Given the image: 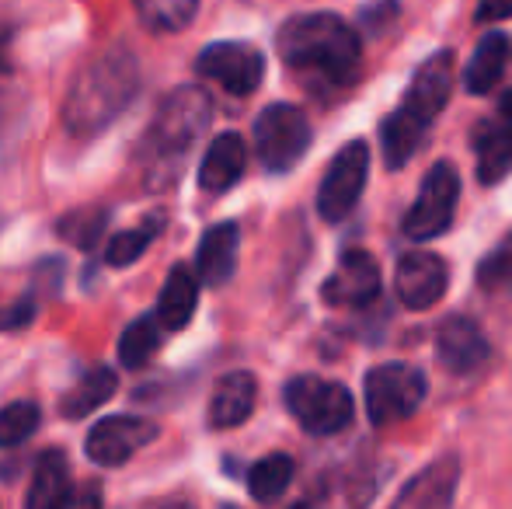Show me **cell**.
Masks as SVG:
<instances>
[{"label":"cell","instance_id":"obj_1","mask_svg":"<svg viewBox=\"0 0 512 509\" xmlns=\"http://www.w3.org/2000/svg\"><path fill=\"white\" fill-rule=\"evenodd\" d=\"M283 63L310 84L342 88L356 77L359 67V35L345 18L328 11L290 18L276 35Z\"/></svg>","mask_w":512,"mask_h":509},{"label":"cell","instance_id":"obj_2","mask_svg":"<svg viewBox=\"0 0 512 509\" xmlns=\"http://www.w3.org/2000/svg\"><path fill=\"white\" fill-rule=\"evenodd\" d=\"M140 88V70L126 49H108L98 60L77 74L70 84L67 105H63V123L77 136H95L115 116L126 112Z\"/></svg>","mask_w":512,"mask_h":509},{"label":"cell","instance_id":"obj_3","mask_svg":"<svg viewBox=\"0 0 512 509\" xmlns=\"http://www.w3.org/2000/svg\"><path fill=\"white\" fill-rule=\"evenodd\" d=\"M209 119H213V102L203 88L185 84V88L171 91L157 109L154 123L140 143L143 154V175L147 178H175L189 150L206 133Z\"/></svg>","mask_w":512,"mask_h":509},{"label":"cell","instance_id":"obj_4","mask_svg":"<svg viewBox=\"0 0 512 509\" xmlns=\"http://www.w3.org/2000/svg\"><path fill=\"white\" fill-rule=\"evenodd\" d=\"M286 408L310 436H335L352 422V394L342 384L304 374L286 384Z\"/></svg>","mask_w":512,"mask_h":509},{"label":"cell","instance_id":"obj_5","mask_svg":"<svg viewBox=\"0 0 512 509\" xmlns=\"http://www.w3.org/2000/svg\"><path fill=\"white\" fill-rule=\"evenodd\" d=\"M307 147H310V123L297 105L276 102L255 119L258 161L269 171H276V175L297 168L304 161Z\"/></svg>","mask_w":512,"mask_h":509},{"label":"cell","instance_id":"obj_6","mask_svg":"<svg viewBox=\"0 0 512 509\" xmlns=\"http://www.w3.org/2000/svg\"><path fill=\"white\" fill-rule=\"evenodd\" d=\"M425 377L408 363H384L366 374V412L373 426H391L415 415L425 401Z\"/></svg>","mask_w":512,"mask_h":509},{"label":"cell","instance_id":"obj_7","mask_svg":"<svg viewBox=\"0 0 512 509\" xmlns=\"http://www.w3.org/2000/svg\"><path fill=\"white\" fill-rule=\"evenodd\" d=\"M457 199H460V175L450 161H439L429 168L422 189L415 196V206L405 217V234L415 241H432L439 234L450 231L453 213H457Z\"/></svg>","mask_w":512,"mask_h":509},{"label":"cell","instance_id":"obj_8","mask_svg":"<svg viewBox=\"0 0 512 509\" xmlns=\"http://www.w3.org/2000/svg\"><path fill=\"white\" fill-rule=\"evenodd\" d=\"M366 175H370V147L363 140H352L331 157L328 171L317 189V213L328 224H338L352 213L366 189Z\"/></svg>","mask_w":512,"mask_h":509},{"label":"cell","instance_id":"obj_9","mask_svg":"<svg viewBox=\"0 0 512 509\" xmlns=\"http://www.w3.org/2000/svg\"><path fill=\"white\" fill-rule=\"evenodd\" d=\"M199 77L220 84L223 91L244 98L258 91L265 77V56L251 42H213L196 60Z\"/></svg>","mask_w":512,"mask_h":509},{"label":"cell","instance_id":"obj_10","mask_svg":"<svg viewBox=\"0 0 512 509\" xmlns=\"http://www.w3.org/2000/svg\"><path fill=\"white\" fill-rule=\"evenodd\" d=\"M154 440H157V426L150 419H140V415H112V419L95 422V429L84 440V450L102 468H119L136 450H143Z\"/></svg>","mask_w":512,"mask_h":509},{"label":"cell","instance_id":"obj_11","mask_svg":"<svg viewBox=\"0 0 512 509\" xmlns=\"http://www.w3.org/2000/svg\"><path fill=\"white\" fill-rule=\"evenodd\" d=\"M321 297L331 307H366L370 300L380 297V265L377 258L363 248L345 252L338 269L324 279Z\"/></svg>","mask_w":512,"mask_h":509},{"label":"cell","instance_id":"obj_12","mask_svg":"<svg viewBox=\"0 0 512 509\" xmlns=\"http://www.w3.org/2000/svg\"><path fill=\"white\" fill-rule=\"evenodd\" d=\"M394 283H398L401 304L411 307V311H425V307H432L446 293L450 269H446L443 258L432 252H408L398 262Z\"/></svg>","mask_w":512,"mask_h":509},{"label":"cell","instance_id":"obj_13","mask_svg":"<svg viewBox=\"0 0 512 509\" xmlns=\"http://www.w3.org/2000/svg\"><path fill=\"white\" fill-rule=\"evenodd\" d=\"M450 91H453V53L443 49V53L429 56V60L418 67L401 109H405L411 119H418V123L432 126V119L450 102Z\"/></svg>","mask_w":512,"mask_h":509},{"label":"cell","instance_id":"obj_14","mask_svg":"<svg viewBox=\"0 0 512 509\" xmlns=\"http://www.w3.org/2000/svg\"><path fill=\"white\" fill-rule=\"evenodd\" d=\"M439 363L453 374H474L481 363L488 360L492 346H488L485 332L478 321L464 318V314H450L436 332Z\"/></svg>","mask_w":512,"mask_h":509},{"label":"cell","instance_id":"obj_15","mask_svg":"<svg viewBox=\"0 0 512 509\" xmlns=\"http://www.w3.org/2000/svg\"><path fill=\"white\" fill-rule=\"evenodd\" d=\"M460 485V461L443 457V461L422 468L415 478L398 492L391 509H453V496Z\"/></svg>","mask_w":512,"mask_h":509},{"label":"cell","instance_id":"obj_16","mask_svg":"<svg viewBox=\"0 0 512 509\" xmlns=\"http://www.w3.org/2000/svg\"><path fill=\"white\" fill-rule=\"evenodd\" d=\"M237 245H241V231L237 224H213L203 234L196 248V272L199 283L206 286H223L237 269Z\"/></svg>","mask_w":512,"mask_h":509},{"label":"cell","instance_id":"obj_17","mask_svg":"<svg viewBox=\"0 0 512 509\" xmlns=\"http://www.w3.org/2000/svg\"><path fill=\"white\" fill-rule=\"evenodd\" d=\"M258 401V384L251 374L234 370L216 384L213 398H209V426L213 429H234L255 412Z\"/></svg>","mask_w":512,"mask_h":509},{"label":"cell","instance_id":"obj_18","mask_svg":"<svg viewBox=\"0 0 512 509\" xmlns=\"http://www.w3.org/2000/svg\"><path fill=\"white\" fill-rule=\"evenodd\" d=\"M248 164V147L237 133H220L209 143L203 164H199V185L206 192H227L237 185Z\"/></svg>","mask_w":512,"mask_h":509},{"label":"cell","instance_id":"obj_19","mask_svg":"<svg viewBox=\"0 0 512 509\" xmlns=\"http://www.w3.org/2000/svg\"><path fill=\"white\" fill-rule=\"evenodd\" d=\"M70 464L60 450H46L32 471V489L25 496V509H63L70 496Z\"/></svg>","mask_w":512,"mask_h":509},{"label":"cell","instance_id":"obj_20","mask_svg":"<svg viewBox=\"0 0 512 509\" xmlns=\"http://www.w3.org/2000/svg\"><path fill=\"white\" fill-rule=\"evenodd\" d=\"M196 304H199V279L192 269L185 265H175L171 276L164 279V290L157 297V321L171 332L185 328L196 314Z\"/></svg>","mask_w":512,"mask_h":509},{"label":"cell","instance_id":"obj_21","mask_svg":"<svg viewBox=\"0 0 512 509\" xmlns=\"http://www.w3.org/2000/svg\"><path fill=\"white\" fill-rule=\"evenodd\" d=\"M506 56H509V42L502 32H488L478 42V49L471 53L464 67V88L471 95H488V91L499 84L502 70H506Z\"/></svg>","mask_w":512,"mask_h":509},{"label":"cell","instance_id":"obj_22","mask_svg":"<svg viewBox=\"0 0 512 509\" xmlns=\"http://www.w3.org/2000/svg\"><path fill=\"white\" fill-rule=\"evenodd\" d=\"M474 150H478V178L495 185L512 171V133L502 123H481L474 129Z\"/></svg>","mask_w":512,"mask_h":509},{"label":"cell","instance_id":"obj_23","mask_svg":"<svg viewBox=\"0 0 512 509\" xmlns=\"http://www.w3.org/2000/svg\"><path fill=\"white\" fill-rule=\"evenodd\" d=\"M425 133H429V126L411 119L405 109H394L380 126V147H384L387 168H405L415 157V150L422 147Z\"/></svg>","mask_w":512,"mask_h":509},{"label":"cell","instance_id":"obj_24","mask_svg":"<svg viewBox=\"0 0 512 509\" xmlns=\"http://www.w3.org/2000/svg\"><path fill=\"white\" fill-rule=\"evenodd\" d=\"M115 387H119L115 370H108V367L91 370V374H84L81 381L63 394V405H60L63 415H67V419H84V415L95 412V408H102L105 401L112 398Z\"/></svg>","mask_w":512,"mask_h":509},{"label":"cell","instance_id":"obj_25","mask_svg":"<svg viewBox=\"0 0 512 509\" xmlns=\"http://www.w3.org/2000/svg\"><path fill=\"white\" fill-rule=\"evenodd\" d=\"M293 482V457L269 454L248 471V492L258 503H276Z\"/></svg>","mask_w":512,"mask_h":509},{"label":"cell","instance_id":"obj_26","mask_svg":"<svg viewBox=\"0 0 512 509\" xmlns=\"http://www.w3.org/2000/svg\"><path fill=\"white\" fill-rule=\"evenodd\" d=\"M133 4L150 32H182L199 11V0H133Z\"/></svg>","mask_w":512,"mask_h":509},{"label":"cell","instance_id":"obj_27","mask_svg":"<svg viewBox=\"0 0 512 509\" xmlns=\"http://www.w3.org/2000/svg\"><path fill=\"white\" fill-rule=\"evenodd\" d=\"M157 346H161V325L154 318H136L119 339V363L126 370L143 367L154 360Z\"/></svg>","mask_w":512,"mask_h":509},{"label":"cell","instance_id":"obj_28","mask_svg":"<svg viewBox=\"0 0 512 509\" xmlns=\"http://www.w3.org/2000/svg\"><path fill=\"white\" fill-rule=\"evenodd\" d=\"M42 412L35 401H11L0 408V447H21L39 429Z\"/></svg>","mask_w":512,"mask_h":509},{"label":"cell","instance_id":"obj_29","mask_svg":"<svg viewBox=\"0 0 512 509\" xmlns=\"http://www.w3.org/2000/svg\"><path fill=\"white\" fill-rule=\"evenodd\" d=\"M157 231H161V220H154V224H143V227H133V231L115 234V238L108 241V248H105V262L115 265V269H122V265H133L136 258H140L150 245H154Z\"/></svg>","mask_w":512,"mask_h":509},{"label":"cell","instance_id":"obj_30","mask_svg":"<svg viewBox=\"0 0 512 509\" xmlns=\"http://www.w3.org/2000/svg\"><path fill=\"white\" fill-rule=\"evenodd\" d=\"M105 220H108L105 210L84 206V210L67 213V217H63L60 224H56V231H60V238H67L70 245H77V248H95V241L102 238V231H105Z\"/></svg>","mask_w":512,"mask_h":509},{"label":"cell","instance_id":"obj_31","mask_svg":"<svg viewBox=\"0 0 512 509\" xmlns=\"http://www.w3.org/2000/svg\"><path fill=\"white\" fill-rule=\"evenodd\" d=\"M478 283L485 286L488 293H512V252L502 248V252L488 255L478 269Z\"/></svg>","mask_w":512,"mask_h":509},{"label":"cell","instance_id":"obj_32","mask_svg":"<svg viewBox=\"0 0 512 509\" xmlns=\"http://www.w3.org/2000/svg\"><path fill=\"white\" fill-rule=\"evenodd\" d=\"M63 509H102V485L88 482V485H74L67 496Z\"/></svg>","mask_w":512,"mask_h":509},{"label":"cell","instance_id":"obj_33","mask_svg":"<svg viewBox=\"0 0 512 509\" xmlns=\"http://www.w3.org/2000/svg\"><path fill=\"white\" fill-rule=\"evenodd\" d=\"M512 14V0H478V14L474 18L481 21V25H488V21H502Z\"/></svg>","mask_w":512,"mask_h":509},{"label":"cell","instance_id":"obj_34","mask_svg":"<svg viewBox=\"0 0 512 509\" xmlns=\"http://www.w3.org/2000/svg\"><path fill=\"white\" fill-rule=\"evenodd\" d=\"M499 123L512 133V91L509 95H502V102H499Z\"/></svg>","mask_w":512,"mask_h":509},{"label":"cell","instance_id":"obj_35","mask_svg":"<svg viewBox=\"0 0 512 509\" xmlns=\"http://www.w3.org/2000/svg\"><path fill=\"white\" fill-rule=\"evenodd\" d=\"M161 509H199V506L192 503V499H168V503H164Z\"/></svg>","mask_w":512,"mask_h":509},{"label":"cell","instance_id":"obj_36","mask_svg":"<svg viewBox=\"0 0 512 509\" xmlns=\"http://www.w3.org/2000/svg\"><path fill=\"white\" fill-rule=\"evenodd\" d=\"M7 67V53H4V42H0V70Z\"/></svg>","mask_w":512,"mask_h":509}]
</instances>
